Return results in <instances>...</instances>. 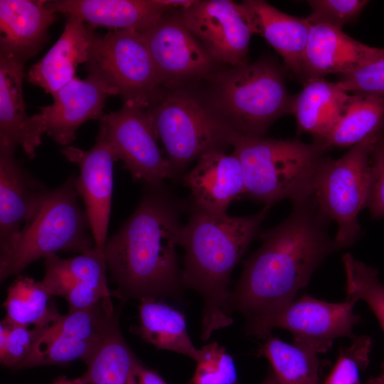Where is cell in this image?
<instances>
[{
  "instance_id": "24",
  "label": "cell",
  "mask_w": 384,
  "mask_h": 384,
  "mask_svg": "<svg viewBox=\"0 0 384 384\" xmlns=\"http://www.w3.org/2000/svg\"><path fill=\"white\" fill-rule=\"evenodd\" d=\"M24 64L0 56V139L20 146L28 158L36 156L42 137L33 129L23 96Z\"/></svg>"
},
{
  "instance_id": "27",
  "label": "cell",
  "mask_w": 384,
  "mask_h": 384,
  "mask_svg": "<svg viewBox=\"0 0 384 384\" xmlns=\"http://www.w3.org/2000/svg\"><path fill=\"white\" fill-rule=\"evenodd\" d=\"M44 266L45 274L41 282L50 296L64 298L78 284L112 293L107 285L105 251L95 246L70 258L48 256L44 259Z\"/></svg>"
},
{
  "instance_id": "25",
  "label": "cell",
  "mask_w": 384,
  "mask_h": 384,
  "mask_svg": "<svg viewBox=\"0 0 384 384\" xmlns=\"http://www.w3.org/2000/svg\"><path fill=\"white\" fill-rule=\"evenodd\" d=\"M351 97L337 82L323 78L307 80L293 103L292 113L298 130L309 133L314 141H321L340 119Z\"/></svg>"
},
{
  "instance_id": "2",
  "label": "cell",
  "mask_w": 384,
  "mask_h": 384,
  "mask_svg": "<svg viewBox=\"0 0 384 384\" xmlns=\"http://www.w3.org/2000/svg\"><path fill=\"white\" fill-rule=\"evenodd\" d=\"M144 184L136 209L106 242L107 270L122 299H178L184 288L176 251L181 208L162 183Z\"/></svg>"
},
{
  "instance_id": "8",
  "label": "cell",
  "mask_w": 384,
  "mask_h": 384,
  "mask_svg": "<svg viewBox=\"0 0 384 384\" xmlns=\"http://www.w3.org/2000/svg\"><path fill=\"white\" fill-rule=\"evenodd\" d=\"M379 135L351 146L338 159L326 157L318 170L312 197L321 215L337 224L336 249L351 245L361 233L358 217L367 206L371 151Z\"/></svg>"
},
{
  "instance_id": "7",
  "label": "cell",
  "mask_w": 384,
  "mask_h": 384,
  "mask_svg": "<svg viewBox=\"0 0 384 384\" xmlns=\"http://www.w3.org/2000/svg\"><path fill=\"white\" fill-rule=\"evenodd\" d=\"M146 112L176 177L203 154L225 149L233 134L208 104L186 91L160 90Z\"/></svg>"
},
{
  "instance_id": "14",
  "label": "cell",
  "mask_w": 384,
  "mask_h": 384,
  "mask_svg": "<svg viewBox=\"0 0 384 384\" xmlns=\"http://www.w3.org/2000/svg\"><path fill=\"white\" fill-rule=\"evenodd\" d=\"M85 80L75 77L55 94L53 102L39 107L30 117L31 124L41 135L46 134L63 147L75 139L79 127L87 120L100 119L107 98L118 95L116 89L92 68L86 67Z\"/></svg>"
},
{
  "instance_id": "12",
  "label": "cell",
  "mask_w": 384,
  "mask_h": 384,
  "mask_svg": "<svg viewBox=\"0 0 384 384\" xmlns=\"http://www.w3.org/2000/svg\"><path fill=\"white\" fill-rule=\"evenodd\" d=\"M110 298L87 309L69 311L45 328L19 370L65 365L77 359L86 363L100 343L115 312Z\"/></svg>"
},
{
  "instance_id": "15",
  "label": "cell",
  "mask_w": 384,
  "mask_h": 384,
  "mask_svg": "<svg viewBox=\"0 0 384 384\" xmlns=\"http://www.w3.org/2000/svg\"><path fill=\"white\" fill-rule=\"evenodd\" d=\"M63 156L78 165L76 190L84 201L95 246L104 250L107 240L113 189V164L116 161L112 149L102 128L94 146L83 150L73 146L61 149Z\"/></svg>"
},
{
  "instance_id": "11",
  "label": "cell",
  "mask_w": 384,
  "mask_h": 384,
  "mask_svg": "<svg viewBox=\"0 0 384 384\" xmlns=\"http://www.w3.org/2000/svg\"><path fill=\"white\" fill-rule=\"evenodd\" d=\"M116 161L120 160L134 180L161 183L176 178L175 171L158 146V138L146 109L124 105L100 119Z\"/></svg>"
},
{
  "instance_id": "9",
  "label": "cell",
  "mask_w": 384,
  "mask_h": 384,
  "mask_svg": "<svg viewBox=\"0 0 384 384\" xmlns=\"http://www.w3.org/2000/svg\"><path fill=\"white\" fill-rule=\"evenodd\" d=\"M86 67L95 69L112 85L124 105L146 109L161 90V81L142 33L92 31Z\"/></svg>"
},
{
  "instance_id": "36",
  "label": "cell",
  "mask_w": 384,
  "mask_h": 384,
  "mask_svg": "<svg viewBox=\"0 0 384 384\" xmlns=\"http://www.w3.org/2000/svg\"><path fill=\"white\" fill-rule=\"evenodd\" d=\"M311 13L306 19L312 25L322 24L342 28L355 21L368 1L365 0H310Z\"/></svg>"
},
{
  "instance_id": "13",
  "label": "cell",
  "mask_w": 384,
  "mask_h": 384,
  "mask_svg": "<svg viewBox=\"0 0 384 384\" xmlns=\"http://www.w3.org/2000/svg\"><path fill=\"white\" fill-rule=\"evenodd\" d=\"M179 18L213 60L233 67L247 63L255 31L242 3L230 0L195 1Z\"/></svg>"
},
{
  "instance_id": "31",
  "label": "cell",
  "mask_w": 384,
  "mask_h": 384,
  "mask_svg": "<svg viewBox=\"0 0 384 384\" xmlns=\"http://www.w3.org/2000/svg\"><path fill=\"white\" fill-rule=\"evenodd\" d=\"M257 353L266 358L279 384H318V354L292 343H287L271 334Z\"/></svg>"
},
{
  "instance_id": "4",
  "label": "cell",
  "mask_w": 384,
  "mask_h": 384,
  "mask_svg": "<svg viewBox=\"0 0 384 384\" xmlns=\"http://www.w3.org/2000/svg\"><path fill=\"white\" fill-rule=\"evenodd\" d=\"M230 145L241 164L245 194L268 206L285 198L294 203L311 197L329 150L316 141L309 144L236 134Z\"/></svg>"
},
{
  "instance_id": "44",
  "label": "cell",
  "mask_w": 384,
  "mask_h": 384,
  "mask_svg": "<svg viewBox=\"0 0 384 384\" xmlns=\"http://www.w3.org/2000/svg\"><path fill=\"white\" fill-rule=\"evenodd\" d=\"M129 384H139L136 378V375L132 376Z\"/></svg>"
},
{
  "instance_id": "39",
  "label": "cell",
  "mask_w": 384,
  "mask_h": 384,
  "mask_svg": "<svg viewBox=\"0 0 384 384\" xmlns=\"http://www.w3.org/2000/svg\"><path fill=\"white\" fill-rule=\"evenodd\" d=\"M112 296V293H107L86 284H78L64 298L68 302L69 311H74L90 308L102 299Z\"/></svg>"
},
{
  "instance_id": "35",
  "label": "cell",
  "mask_w": 384,
  "mask_h": 384,
  "mask_svg": "<svg viewBox=\"0 0 384 384\" xmlns=\"http://www.w3.org/2000/svg\"><path fill=\"white\" fill-rule=\"evenodd\" d=\"M0 325V361L4 366L19 370L29 357L35 342L45 328Z\"/></svg>"
},
{
  "instance_id": "28",
  "label": "cell",
  "mask_w": 384,
  "mask_h": 384,
  "mask_svg": "<svg viewBox=\"0 0 384 384\" xmlns=\"http://www.w3.org/2000/svg\"><path fill=\"white\" fill-rule=\"evenodd\" d=\"M139 362L122 335L115 311L82 376L87 384H129Z\"/></svg>"
},
{
  "instance_id": "29",
  "label": "cell",
  "mask_w": 384,
  "mask_h": 384,
  "mask_svg": "<svg viewBox=\"0 0 384 384\" xmlns=\"http://www.w3.org/2000/svg\"><path fill=\"white\" fill-rule=\"evenodd\" d=\"M351 94V99L340 119L329 134L319 142L329 149L351 148L384 132V97Z\"/></svg>"
},
{
  "instance_id": "41",
  "label": "cell",
  "mask_w": 384,
  "mask_h": 384,
  "mask_svg": "<svg viewBox=\"0 0 384 384\" xmlns=\"http://www.w3.org/2000/svg\"><path fill=\"white\" fill-rule=\"evenodd\" d=\"M50 384H87L82 376L75 379H68L65 377L59 378Z\"/></svg>"
},
{
  "instance_id": "19",
  "label": "cell",
  "mask_w": 384,
  "mask_h": 384,
  "mask_svg": "<svg viewBox=\"0 0 384 384\" xmlns=\"http://www.w3.org/2000/svg\"><path fill=\"white\" fill-rule=\"evenodd\" d=\"M182 178L191 193L193 206L206 213H227L230 203L245 194L240 162L224 149L203 154Z\"/></svg>"
},
{
  "instance_id": "6",
  "label": "cell",
  "mask_w": 384,
  "mask_h": 384,
  "mask_svg": "<svg viewBox=\"0 0 384 384\" xmlns=\"http://www.w3.org/2000/svg\"><path fill=\"white\" fill-rule=\"evenodd\" d=\"M75 180V175L71 174L63 184L49 191L35 216L11 246L0 252L1 282L41 258L59 251L82 253L95 246L86 212L78 203Z\"/></svg>"
},
{
  "instance_id": "21",
  "label": "cell",
  "mask_w": 384,
  "mask_h": 384,
  "mask_svg": "<svg viewBox=\"0 0 384 384\" xmlns=\"http://www.w3.org/2000/svg\"><path fill=\"white\" fill-rule=\"evenodd\" d=\"M55 14L44 0H0V56L26 63L36 55Z\"/></svg>"
},
{
  "instance_id": "37",
  "label": "cell",
  "mask_w": 384,
  "mask_h": 384,
  "mask_svg": "<svg viewBox=\"0 0 384 384\" xmlns=\"http://www.w3.org/2000/svg\"><path fill=\"white\" fill-rule=\"evenodd\" d=\"M336 82L349 93L384 97V54L360 69L341 76Z\"/></svg>"
},
{
  "instance_id": "18",
  "label": "cell",
  "mask_w": 384,
  "mask_h": 384,
  "mask_svg": "<svg viewBox=\"0 0 384 384\" xmlns=\"http://www.w3.org/2000/svg\"><path fill=\"white\" fill-rule=\"evenodd\" d=\"M384 54V48L368 46L326 25L311 26L302 63L303 84L329 74L353 73Z\"/></svg>"
},
{
  "instance_id": "5",
  "label": "cell",
  "mask_w": 384,
  "mask_h": 384,
  "mask_svg": "<svg viewBox=\"0 0 384 384\" xmlns=\"http://www.w3.org/2000/svg\"><path fill=\"white\" fill-rule=\"evenodd\" d=\"M294 97L279 65L262 59L218 74L208 105L233 134L260 137L279 117L292 113Z\"/></svg>"
},
{
  "instance_id": "43",
  "label": "cell",
  "mask_w": 384,
  "mask_h": 384,
  "mask_svg": "<svg viewBox=\"0 0 384 384\" xmlns=\"http://www.w3.org/2000/svg\"><path fill=\"white\" fill-rule=\"evenodd\" d=\"M262 384H279L273 373L270 374Z\"/></svg>"
},
{
  "instance_id": "22",
  "label": "cell",
  "mask_w": 384,
  "mask_h": 384,
  "mask_svg": "<svg viewBox=\"0 0 384 384\" xmlns=\"http://www.w3.org/2000/svg\"><path fill=\"white\" fill-rule=\"evenodd\" d=\"M92 31L80 17L68 16L60 37L29 68L28 81L53 95L73 80L78 65L88 60Z\"/></svg>"
},
{
  "instance_id": "32",
  "label": "cell",
  "mask_w": 384,
  "mask_h": 384,
  "mask_svg": "<svg viewBox=\"0 0 384 384\" xmlns=\"http://www.w3.org/2000/svg\"><path fill=\"white\" fill-rule=\"evenodd\" d=\"M346 274V295L364 301L378 320L384 332V284L378 271L356 260L350 253L342 257ZM384 366V362L382 364Z\"/></svg>"
},
{
  "instance_id": "20",
  "label": "cell",
  "mask_w": 384,
  "mask_h": 384,
  "mask_svg": "<svg viewBox=\"0 0 384 384\" xmlns=\"http://www.w3.org/2000/svg\"><path fill=\"white\" fill-rule=\"evenodd\" d=\"M55 13L80 17L92 30L143 31L174 9L164 0H55L46 1Z\"/></svg>"
},
{
  "instance_id": "30",
  "label": "cell",
  "mask_w": 384,
  "mask_h": 384,
  "mask_svg": "<svg viewBox=\"0 0 384 384\" xmlns=\"http://www.w3.org/2000/svg\"><path fill=\"white\" fill-rule=\"evenodd\" d=\"M41 281L19 276L10 285L3 306L6 310L4 322L10 325L46 328L62 315Z\"/></svg>"
},
{
  "instance_id": "16",
  "label": "cell",
  "mask_w": 384,
  "mask_h": 384,
  "mask_svg": "<svg viewBox=\"0 0 384 384\" xmlns=\"http://www.w3.org/2000/svg\"><path fill=\"white\" fill-rule=\"evenodd\" d=\"M167 14L141 32L161 86L203 75L210 70L213 60L179 16Z\"/></svg>"
},
{
  "instance_id": "26",
  "label": "cell",
  "mask_w": 384,
  "mask_h": 384,
  "mask_svg": "<svg viewBox=\"0 0 384 384\" xmlns=\"http://www.w3.org/2000/svg\"><path fill=\"white\" fill-rule=\"evenodd\" d=\"M138 334L158 349L186 356L197 361L200 350L187 330L184 314L161 299H143L139 304Z\"/></svg>"
},
{
  "instance_id": "10",
  "label": "cell",
  "mask_w": 384,
  "mask_h": 384,
  "mask_svg": "<svg viewBox=\"0 0 384 384\" xmlns=\"http://www.w3.org/2000/svg\"><path fill=\"white\" fill-rule=\"evenodd\" d=\"M358 301L346 295L344 301L334 303L304 295L272 315L247 320L245 331L248 336L265 339L272 330L284 329L292 334L294 344L319 355L338 338L356 337L353 328L361 321L354 313Z\"/></svg>"
},
{
  "instance_id": "1",
  "label": "cell",
  "mask_w": 384,
  "mask_h": 384,
  "mask_svg": "<svg viewBox=\"0 0 384 384\" xmlns=\"http://www.w3.org/2000/svg\"><path fill=\"white\" fill-rule=\"evenodd\" d=\"M294 204L287 218L260 235L261 246L244 262L231 291L233 312L247 321L272 315L293 301L336 249L313 197Z\"/></svg>"
},
{
  "instance_id": "40",
  "label": "cell",
  "mask_w": 384,
  "mask_h": 384,
  "mask_svg": "<svg viewBox=\"0 0 384 384\" xmlns=\"http://www.w3.org/2000/svg\"><path fill=\"white\" fill-rule=\"evenodd\" d=\"M135 375L139 384H167L157 372L148 368L141 362L137 367Z\"/></svg>"
},
{
  "instance_id": "23",
  "label": "cell",
  "mask_w": 384,
  "mask_h": 384,
  "mask_svg": "<svg viewBox=\"0 0 384 384\" xmlns=\"http://www.w3.org/2000/svg\"><path fill=\"white\" fill-rule=\"evenodd\" d=\"M242 4L255 33L273 47L286 68L303 82V57L311 26L306 18L285 14L262 0H247Z\"/></svg>"
},
{
  "instance_id": "3",
  "label": "cell",
  "mask_w": 384,
  "mask_h": 384,
  "mask_svg": "<svg viewBox=\"0 0 384 384\" xmlns=\"http://www.w3.org/2000/svg\"><path fill=\"white\" fill-rule=\"evenodd\" d=\"M270 206L246 216L206 213L195 207L178 238L184 250L181 270L184 287L203 302L201 339L233 324L229 289L231 274L247 250Z\"/></svg>"
},
{
  "instance_id": "42",
  "label": "cell",
  "mask_w": 384,
  "mask_h": 384,
  "mask_svg": "<svg viewBox=\"0 0 384 384\" xmlns=\"http://www.w3.org/2000/svg\"><path fill=\"white\" fill-rule=\"evenodd\" d=\"M364 384H384V366L382 365V371L378 375L370 377Z\"/></svg>"
},
{
  "instance_id": "33",
  "label": "cell",
  "mask_w": 384,
  "mask_h": 384,
  "mask_svg": "<svg viewBox=\"0 0 384 384\" xmlns=\"http://www.w3.org/2000/svg\"><path fill=\"white\" fill-rule=\"evenodd\" d=\"M200 350L191 384H237L238 373L233 357L215 341Z\"/></svg>"
},
{
  "instance_id": "17",
  "label": "cell",
  "mask_w": 384,
  "mask_h": 384,
  "mask_svg": "<svg viewBox=\"0 0 384 384\" xmlns=\"http://www.w3.org/2000/svg\"><path fill=\"white\" fill-rule=\"evenodd\" d=\"M15 147L0 139V252L35 216L50 191L17 161Z\"/></svg>"
},
{
  "instance_id": "34",
  "label": "cell",
  "mask_w": 384,
  "mask_h": 384,
  "mask_svg": "<svg viewBox=\"0 0 384 384\" xmlns=\"http://www.w3.org/2000/svg\"><path fill=\"white\" fill-rule=\"evenodd\" d=\"M373 341L368 336H356L341 347L336 363L323 384H362L360 373L369 364Z\"/></svg>"
},
{
  "instance_id": "38",
  "label": "cell",
  "mask_w": 384,
  "mask_h": 384,
  "mask_svg": "<svg viewBox=\"0 0 384 384\" xmlns=\"http://www.w3.org/2000/svg\"><path fill=\"white\" fill-rule=\"evenodd\" d=\"M373 219L384 218V132L376 139L370 156V186L366 206Z\"/></svg>"
}]
</instances>
